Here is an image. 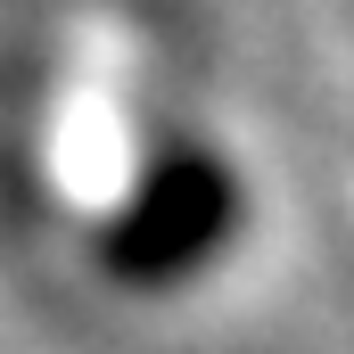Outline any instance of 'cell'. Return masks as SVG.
Wrapping results in <instances>:
<instances>
[{
	"instance_id": "obj_1",
	"label": "cell",
	"mask_w": 354,
	"mask_h": 354,
	"mask_svg": "<svg viewBox=\"0 0 354 354\" xmlns=\"http://www.w3.org/2000/svg\"><path fill=\"white\" fill-rule=\"evenodd\" d=\"M239 231H248V181L231 174V157L206 140H174L99 223V272L132 297H165L206 280Z\"/></svg>"
}]
</instances>
